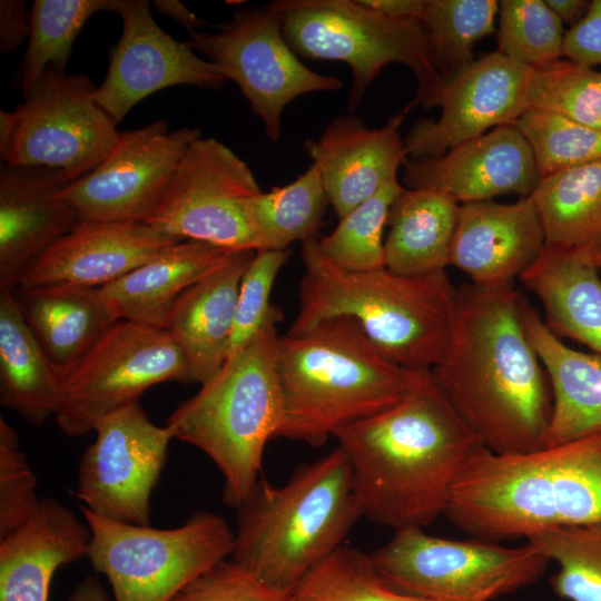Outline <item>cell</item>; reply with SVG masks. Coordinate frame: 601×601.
I'll use <instances>...</instances> for the list:
<instances>
[{
  "mask_svg": "<svg viewBox=\"0 0 601 601\" xmlns=\"http://www.w3.org/2000/svg\"><path fill=\"white\" fill-rule=\"evenodd\" d=\"M168 381L189 383L186 358L170 334L119 319L62 375L55 422L67 436H82Z\"/></svg>",
  "mask_w": 601,
  "mask_h": 601,
  "instance_id": "11",
  "label": "cell"
},
{
  "mask_svg": "<svg viewBox=\"0 0 601 601\" xmlns=\"http://www.w3.org/2000/svg\"><path fill=\"white\" fill-rule=\"evenodd\" d=\"M188 43L239 87L273 141L279 138L282 115L289 102L342 87L337 77L317 73L297 58L283 35L275 1L240 9L218 31L195 32Z\"/></svg>",
  "mask_w": 601,
  "mask_h": 601,
  "instance_id": "12",
  "label": "cell"
},
{
  "mask_svg": "<svg viewBox=\"0 0 601 601\" xmlns=\"http://www.w3.org/2000/svg\"><path fill=\"white\" fill-rule=\"evenodd\" d=\"M283 418L276 437L321 446L343 427L405 398L430 376L387 358L351 317L279 336Z\"/></svg>",
  "mask_w": 601,
  "mask_h": 601,
  "instance_id": "4",
  "label": "cell"
},
{
  "mask_svg": "<svg viewBox=\"0 0 601 601\" xmlns=\"http://www.w3.org/2000/svg\"><path fill=\"white\" fill-rule=\"evenodd\" d=\"M524 108L601 128L599 72L568 58L532 68L525 86Z\"/></svg>",
  "mask_w": 601,
  "mask_h": 601,
  "instance_id": "38",
  "label": "cell"
},
{
  "mask_svg": "<svg viewBox=\"0 0 601 601\" xmlns=\"http://www.w3.org/2000/svg\"><path fill=\"white\" fill-rule=\"evenodd\" d=\"M179 242L146 223L80 220L29 265L17 288H101Z\"/></svg>",
  "mask_w": 601,
  "mask_h": 601,
  "instance_id": "20",
  "label": "cell"
},
{
  "mask_svg": "<svg viewBox=\"0 0 601 601\" xmlns=\"http://www.w3.org/2000/svg\"><path fill=\"white\" fill-rule=\"evenodd\" d=\"M563 57L592 67L601 63V0H593L585 16L568 31Z\"/></svg>",
  "mask_w": 601,
  "mask_h": 601,
  "instance_id": "45",
  "label": "cell"
},
{
  "mask_svg": "<svg viewBox=\"0 0 601 601\" xmlns=\"http://www.w3.org/2000/svg\"><path fill=\"white\" fill-rule=\"evenodd\" d=\"M282 318L274 306L257 334L166 422L175 439L204 452L221 472L229 508L238 509L256 487L266 444L282 424L276 328Z\"/></svg>",
  "mask_w": 601,
  "mask_h": 601,
  "instance_id": "7",
  "label": "cell"
},
{
  "mask_svg": "<svg viewBox=\"0 0 601 601\" xmlns=\"http://www.w3.org/2000/svg\"><path fill=\"white\" fill-rule=\"evenodd\" d=\"M522 321L549 378L552 412L544 446L601 432V355L565 345L524 299Z\"/></svg>",
  "mask_w": 601,
  "mask_h": 601,
  "instance_id": "26",
  "label": "cell"
},
{
  "mask_svg": "<svg viewBox=\"0 0 601 601\" xmlns=\"http://www.w3.org/2000/svg\"><path fill=\"white\" fill-rule=\"evenodd\" d=\"M262 190L248 165L215 138L183 155L156 210L145 221L180 240L256 250L249 201Z\"/></svg>",
  "mask_w": 601,
  "mask_h": 601,
  "instance_id": "14",
  "label": "cell"
},
{
  "mask_svg": "<svg viewBox=\"0 0 601 601\" xmlns=\"http://www.w3.org/2000/svg\"><path fill=\"white\" fill-rule=\"evenodd\" d=\"M558 564L554 592L569 601H601V523L561 526L526 538Z\"/></svg>",
  "mask_w": 601,
  "mask_h": 601,
  "instance_id": "36",
  "label": "cell"
},
{
  "mask_svg": "<svg viewBox=\"0 0 601 601\" xmlns=\"http://www.w3.org/2000/svg\"><path fill=\"white\" fill-rule=\"evenodd\" d=\"M513 125L529 142L541 178L601 160V128L532 109Z\"/></svg>",
  "mask_w": 601,
  "mask_h": 601,
  "instance_id": "41",
  "label": "cell"
},
{
  "mask_svg": "<svg viewBox=\"0 0 601 601\" xmlns=\"http://www.w3.org/2000/svg\"><path fill=\"white\" fill-rule=\"evenodd\" d=\"M459 207L446 194L403 188L387 215L385 268L405 276L445 270Z\"/></svg>",
  "mask_w": 601,
  "mask_h": 601,
  "instance_id": "30",
  "label": "cell"
},
{
  "mask_svg": "<svg viewBox=\"0 0 601 601\" xmlns=\"http://www.w3.org/2000/svg\"><path fill=\"white\" fill-rule=\"evenodd\" d=\"M71 180L35 166L0 168V289H14L29 265L81 219L59 197Z\"/></svg>",
  "mask_w": 601,
  "mask_h": 601,
  "instance_id": "22",
  "label": "cell"
},
{
  "mask_svg": "<svg viewBox=\"0 0 601 601\" xmlns=\"http://www.w3.org/2000/svg\"><path fill=\"white\" fill-rule=\"evenodd\" d=\"M283 35L298 55L345 62L352 70L348 114L391 62L407 66L416 78V105L439 107L445 88L426 29L416 19H394L361 0H278Z\"/></svg>",
  "mask_w": 601,
  "mask_h": 601,
  "instance_id": "8",
  "label": "cell"
},
{
  "mask_svg": "<svg viewBox=\"0 0 601 601\" xmlns=\"http://www.w3.org/2000/svg\"><path fill=\"white\" fill-rule=\"evenodd\" d=\"M62 375L27 326L13 289H0V403L32 426L58 406Z\"/></svg>",
  "mask_w": 601,
  "mask_h": 601,
  "instance_id": "31",
  "label": "cell"
},
{
  "mask_svg": "<svg viewBox=\"0 0 601 601\" xmlns=\"http://www.w3.org/2000/svg\"><path fill=\"white\" fill-rule=\"evenodd\" d=\"M80 509L91 533L87 558L107 578L115 601H170L231 554L234 532L216 513L200 511L180 526L156 529Z\"/></svg>",
  "mask_w": 601,
  "mask_h": 601,
  "instance_id": "9",
  "label": "cell"
},
{
  "mask_svg": "<svg viewBox=\"0 0 601 601\" xmlns=\"http://www.w3.org/2000/svg\"><path fill=\"white\" fill-rule=\"evenodd\" d=\"M30 32V19L27 2L23 0L0 1V53L6 56L14 51Z\"/></svg>",
  "mask_w": 601,
  "mask_h": 601,
  "instance_id": "46",
  "label": "cell"
},
{
  "mask_svg": "<svg viewBox=\"0 0 601 601\" xmlns=\"http://www.w3.org/2000/svg\"><path fill=\"white\" fill-rule=\"evenodd\" d=\"M302 259L298 312L287 335H302L326 319L351 317L401 366L431 371L441 361L457 302V287L445 270L418 276L385 267L346 270L322 254L318 237L302 243Z\"/></svg>",
  "mask_w": 601,
  "mask_h": 601,
  "instance_id": "5",
  "label": "cell"
},
{
  "mask_svg": "<svg viewBox=\"0 0 601 601\" xmlns=\"http://www.w3.org/2000/svg\"><path fill=\"white\" fill-rule=\"evenodd\" d=\"M599 76H600V81H601V72H599Z\"/></svg>",
  "mask_w": 601,
  "mask_h": 601,
  "instance_id": "53",
  "label": "cell"
},
{
  "mask_svg": "<svg viewBox=\"0 0 601 601\" xmlns=\"http://www.w3.org/2000/svg\"><path fill=\"white\" fill-rule=\"evenodd\" d=\"M115 10L116 0L33 1L28 46L18 75L22 96L48 67L66 70L73 42L91 16Z\"/></svg>",
  "mask_w": 601,
  "mask_h": 601,
  "instance_id": "34",
  "label": "cell"
},
{
  "mask_svg": "<svg viewBox=\"0 0 601 601\" xmlns=\"http://www.w3.org/2000/svg\"><path fill=\"white\" fill-rule=\"evenodd\" d=\"M197 128L170 131L165 119L122 131L106 158L59 197L81 220L145 223L161 201Z\"/></svg>",
  "mask_w": 601,
  "mask_h": 601,
  "instance_id": "16",
  "label": "cell"
},
{
  "mask_svg": "<svg viewBox=\"0 0 601 601\" xmlns=\"http://www.w3.org/2000/svg\"><path fill=\"white\" fill-rule=\"evenodd\" d=\"M545 236L529 197L503 204L479 200L461 204L449 265L477 286L514 284L539 258Z\"/></svg>",
  "mask_w": 601,
  "mask_h": 601,
  "instance_id": "21",
  "label": "cell"
},
{
  "mask_svg": "<svg viewBox=\"0 0 601 601\" xmlns=\"http://www.w3.org/2000/svg\"><path fill=\"white\" fill-rule=\"evenodd\" d=\"M255 252H234L177 300L166 331L186 358L189 383L204 384L226 361L240 282Z\"/></svg>",
  "mask_w": 601,
  "mask_h": 601,
  "instance_id": "25",
  "label": "cell"
},
{
  "mask_svg": "<svg viewBox=\"0 0 601 601\" xmlns=\"http://www.w3.org/2000/svg\"><path fill=\"white\" fill-rule=\"evenodd\" d=\"M404 183L431 189L459 204L516 194L529 197L541 177L532 149L514 125L496 127L436 158L407 159Z\"/></svg>",
  "mask_w": 601,
  "mask_h": 601,
  "instance_id": "19",
  "label": "cell"
},
{
  "mask_svg": "<svg viewBox=\"0 0 601 601\" xmlns=\"http://www.w3.org/2000/svg\"><path fill=\"white\" fill-rule=\"evenodd\" d=\"M363 4L394 19L420 20L425 0H361Z\"/></svg>",
  "mask_w": 601,
  "mask_h": 601,
  "instance_id": "47",
  "label": "cell"
},
{
  "mask_svg": "<svg viewBox=\"0 0 601 601\" xmlns=\"http://www.w3.org/2000/svg\"><path fill=\"white\" fill-rule=\"evenodd\" d=\"M237 511L229 559L290 592L344 544L363 518L349 462L339 446L299 465L283 485L259 480Z\"/></svg>",
  "mask_w": 601,
  "mask_h": 601,
  "instance_id": "6",
  "label": "cell"
},
{
  "mask_svg": "<svg viewBox=\"0 0 601 601\" xmlns=\"http://www.w3.org/2000/svg\"><path fill=\"white\" fill-rule=\"evenodd\" d=\"M37 479L22 452L17 431L0 417V539L6 538L35 514L41 499Z\"/></svg>",
  "mask_w": 601,
  "mask_h": 601,
  "instance_id": "42",
  "label": "cell"
},
{
  "mask_svg": "<svg viewBox=\"0 0 601 601\" xmlns=\"http://www.w3.org/2000/svg\"><path fill=\"white\" fill-rule=\"evenodd\" d=\"M17 120L14 111H0V158L3 161L16 137Z\"/></svg>",
  "mask_w": 601,
  "mask_h": 601,
  "instance_id": "51",
  "label": "cell"
},
{
  "mask_svg": "<svg viewBox=\"0 0 601 601\" xmlns=\"http://www.w3.org/2000/svg\"><path fill=\"white\" fill-rule=\"evenodd\" d=\"M590 256L545 244L520 280L543 306L552 334L601 355V277Z\"/></svg>",
  "mask_w": 601,
  "mask_h": 601,
  "instance_id": "29",
  "label": "cell"
},
{
  "mask_svg": "<svg viewBox=\"0 0 601 601\" xmlns=\"http://www.w3.org/2000/svg\"><path fill=\"white\" fill-rule=\"evenodd\" d=\"M497 50L536 68L563 57V23L544 0L499 1Z\"/></svg>",
  "mask_w": 601,
  "mask_h": 601,
  "instance_id": "40",
  "label": "cell"
},
{
  "mask_svg": "<svg viewBox=\"0 0 601 601\" xmlns=\"http://www.w3.org/2000/svg\"><path fill=\"white\" fill-rule=\"evenodd\" d=\"M289 252L259 249L243 275L227 357L244 347L262 328L273 307L270 293Z\"/></svg>",
  "mask_w": 601,
  "mask_h": 601,
  "instance_id": "43",
  "label": "cell"
},
{
  "mask_svg": "<svg viewBox=\"0 0 601 601\" xmlns=\"http://www.w3.org/2000/svg\"><path fill=\"white\" fill-rule=\"evenodd\" d=\"M160 14L170 18L190 35L198 32L205 24L194 12L184 3L177 0H155L151 2Z\"/></svg>",
  "mask_w": 601,
  "mask_h": 601,
  "instance_id": "48",
  "label": "cell"
},
{
  "mask_svg": "<svg viewBox=\"0 0 601 601\" xmlns=\"http://www.w3.org/2000/svg\"><path fill=\"white\" fill-rule=\"evenodd\" d=\"M146 0H116L122 22L107 75L93 92L95 101L117 125L142 99L173 86L220 88L227 81L220 70L198 56L188 42L164 31Z\"/></svg>",
  "mask_w": 601,
  "mask_h": 601,
  "instance_id": "17",
  "label": "cell"
},
{
  "mask_svg": "<svg viewBox=\"0 0 601 601\" xmlns=\"http://www.w3.org/2000/svg\"><path fill=\"white\" fill-rule=\"evenodd\" d=\"M327 204L314 164L290 184L260 191L249 201L256 250H286L294 242L317 237Z\"/></svg>",
  "mask_w": 601,
  "mask_h": 601,
  "instance_id": "33",
  "label": "cell"
},
{
  "mask_svg": "<svg viewBox=\"0 0 601 601\" xmlns=\"http://www.w3.org/2000/svg\"><path fill=\"white\" fill-rule=\"evenodd\" d=\"M548 7L562 23L573 27L588 12L591 1L585 0H545Z\"/></svg>",
  "mask_w": 601,
  "mask_h": 601,
  "instance_id": "49",
  "label": "cell"
},
{
  "mask_svg": "<svg viewBox=\"0 0 601 601\" xmlns=\"http://www.w3.org/2000/svg\"><path fill=\"white\" fill-rule=\"evenodd\" d=\"M370 558L393 588L431 601H491L531 584L549 563L529 542L451 540L421 528L395 530Z\"/></svg>",
  "mask_w": 601,
  "mask_h": 601,
  "instance_id": "10",
  "label": "cell"
},
{
  "mask_svg": "<svg viewBox=\"0 0 601 601\" xmlns=\"http://www.w3.org/2000/svg\"><path fill=\"white\" fill-rule=\"evenodd\" d=\"M96 88L88 75L48 67L13 110L16 137L2 164L52 168L71 181L92 171L120 135Z\"/></svg>",
  "mask_w": 601,
  "mask_h": 601,
  "instance_id": "13",
  "label": "cell"
},
{
  "mask_svg": "<svg viewBox=\"0 0 601 601\" xmlns=\"http://www.w3.org/2000/svg\"><path fill=\"white\" fill-rule=\"evenodd\" d=\"M590 257H591V260L594 264V266L597 268L601 269V252L595 253V254L591 255Z\"/></svg>",
  "mask_w": 601,
  "mask_h": 601,
  "instance_id": "52",
  "label": "cell"
},
{
  "mask_svg": "<svg viewBox=\"0 0 601 601\" xmlns=\"http://www.w3.org/2000/svg\"><path fill=\"white\" fill-rule=\"evenodd\" d=\"M444 515L472 538L494 542L601 523V432L523 454L481 449Z\"/></svg>",
  "mask_w": 601,
  "mask_h": 601,
  "instance_id": "3",
  "label": "cell"
},
{
  "mask_svg": "<svg viewBox=\"0 0 601 601\" xmlns=\"http://www.w3.org/2000/svg\"><path fill=\"white\" fill-rule=\"evenodd\" d=\"M293 594L295 601H431L393 588L370 553L346 544L308 572Z\"/></svg>",
  "mask_w": 601,
  "mask_h": 601,
  "instance_id": "37",
  "label": "cell"
},
{
  "mask_svg": "<svg viewBox=\"0 0 601 601\" xmlns=\"http://www.w3.org/2000/svg\"><path fill=\"white\" fill-rule=\"evenodd\" d=\"M531 69L499 51L476 59L446 83L440 117L416 122L406 135L407 155L412 159L436 158L489 129L513 125L525 110Z\"/></svg>",
  "mask_w": 601,
  "mask_h": 601,
  "instance_id": "18",
  "label": "cell"
},
{
  "mask_svg": "<svg viewBox=\"0 0 601 601\" xmlns=\"http://www.w3.org/2000/svg\"><path fill=\"white\" fill-rule=\"evenodd\" d=\"M363 518L394 531L430 525L483 445L431 377L394 406L339 430Z\"/></svg>",
  "mask_w": 601,
  "mask_h": 601,
  "instance_id": "2",
  "label": "cell"
},
{
  "mask_svg": "<svg viewBox=\"0 0 601 601\" xmlns=\"http://www.w3.org/2000/svg\"><path fill=\"white\" fill-rule=\"evenodd\" d=\"M402 189L396 178L341 217L331 234L318 238L322 254L351 272L384 268L383 230L390 207Z\"/></svg>",
  "mask_w": 601,
  "mask_h": 601,
  "instance_id": "39",
  "label": "cell"
},
{
  "mask_svg": "<svg viewBox=\"0 0 601 601\" xmlns=\"http://www.w3.org/2000/svg\"><path fill=\"white\" fill-rule=\"evenodd\" d=\"M496 0H426L420 21L427 31L445 86L475 60V42L494 31Z\"/></svg>",
  "mask_w": 601,
  "mask_h": 601,
  "instance_id": "35",
  "label": "cell"
},
{
  "mask_svg": "<svg viewBox=\"0 0 601 601\" xmlns=\"http://www.w3.org/2000/svg\"><path fill=\"white\" fill-rule=\"evenodd\" d=\"M234 252L183 240L99 289L118 319L166 329L179 297Z\"/></svg>",
  "mask_w": 601,
  "mask_h": 601,
  "instance_id": "27",
  "label": "cell"
},
{
  "mask_svg": "<svg viewBox=\"0 0 601 601\" xmlns=\"http://www.w3.org/2000/svg\"><path fill=\"white\" fill-rule=\"evenodd\" d=\"M13 293L27 326L61 375L119 321L99 288L50 284Z\"/></svg>",
  "mask_w": 601,
  "mask_h": 601,
  "instance_id": "28",
  "label": "cell"
},
{
  "mask_svg": "<svg viewBox=\"0 0 601 601\" xmlns=\"http://www.w3.org/2000/svg\"><path fill=\"white\" fill-rule=\"evenodd\" d=\"M90 538L68 506L41 499L28 522L0 539V601H48L53 574L87 556Z\"/></svg>",
  "mask_w": 601,
  "mask_h": 601,
  "instance_id": "24",
  "label": "cell"
},
{
  "mask_svg": "<svg viewBox=\"0 0 601 601\" xmlns=\"http://www.w3.org/2000/svg\"><path fill=\"white\" fill-rule=\"evenodd\" d=\"M405 114L375 129L348 114L332 120L317 140L305 141L338 218L397 178L408 156L400 134Z\"/></svg>",
  "mask_w": 601,
  "mask_h": 601,
  "instance_id": "23",
  "label": "cell"
},
{
  "mask_svg": "<svg viewBox=\"0 0 601 601\" xmlns=\"http://www.w3.org/2000/svg\"><path fill=\"white\" fill-rule=\"evenodd\" d=\"M529 198L546 245L590 255L601 252V160L541 178Z\"/></svg>",
  "mask_w": 601,
  "mask_h": 601,
  "instance_id": "32",
  "label": "cell"
},
{
  "mask_svg": "<svg viewBox=\"0 0 601 601\" xmlns=\"http://www.w3.org/2000/svg\"><path fill=\"white\" fill-rule=\"evenodd\" d=\"M68 601H110V599L99 581L88 577L75 588Z\"/></svg>",
  "mask_w": 601,
  "mask_h": 601,
  "instance_id": "50",
  "label": "cell"
},
{
  "mask_svg": "<svg viewBox=\"0 0 601 601\" xmlns=\"http://www.w3.org/2000/svg\"><path fill=\"white\" fill-rule=\"evenodd\" d=\"M170 601H295L244 566L226 559L188 583Z\"/></svg>",
  "mask_w": 601,
  "mask_h": 601,
  "instance_id": "44",
  "label": "cell"
},
{
  "mask_svg": "<svg viewBox=\"0 0 601 601\" xmlns=\"http://www.w3.org/2000/svg\"><path fill=\"white\" fill-rule=\"evenodd\" d=\"M514 284L457 287L454 326L431 377L487 451L544 447L552 412L546 372L522 321Z\"/></svg>",
  "mask_w": 601,
  "mask_h": 601,
  "instance_id": "1",
  "label": "cell"
},
{
  "mask_svg": "<svg viewBox=\"0 0 601 601\" xmlns=\"http://www.w3.org/2000/svg\"><path fill=\"white\" fill-rule=\"evenodd\" d=\"M93 432L96 439L78 466L80 508L109 520L149 525L150 495L175 439L171 428L152 423L137 401L104 417Z\"/></svg>",
  "mask_w": 601,
  "mask_h": 601,
  "instance_id": "15",
  "label": "cell"
}]
</instances>
